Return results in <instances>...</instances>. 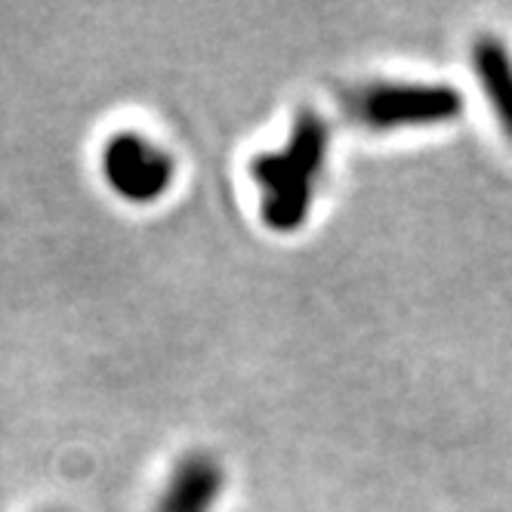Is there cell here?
Segmentation results:
<instances>
[{"label":"cell","instance_id":"cell-1","mask_svg":"<svg viewBox=\"0 0 512 512\" xmlns=\"http://www.w3.org/2000/svg\"><path fill=\"white\" fill-rule=\"evenodd\" d=\"M331 155V127L315 112L303 108L278 149L250 158V179L260 192V219L278 235H294L318 201L321 176Z\"/></svg>","mask_w":512,"mask_h":512},{"label":"cell","instance_id":"cell-2","mask_svg":"<svg viewBox=\"0 0 512 512\" xmlns=\"http://www.w3.org/2000/svg\"><path fill=\"white\" fill-rule=\"evenodd\" d=\"M349 112L374 133L435 127L460 118L463 96L457 87L435 81H371L349 96Z\"/></svg>","mask_w":512,"mask_h":512},{"label":"cell","instance_id":"cell-3","mask_svg":"<svg viewBox=\"0 0 512 512\" xmlns=\"http://www.w3.org/2000/svg\"><path fill=\"white\" fill-rule=\"evenodd\" d=\"M102 179L127 204L161 201L176 179V158L167 145L139 130H118L105 139L99 155Z\"/></svg>","mask_w":512,"mask_h":512},{"label":"cell","instance_id":"cell-4","mask_svg":"<svg viewBox=\"0 0 512 512\" xmlns=\"http://www.w3.org/2000/svg\"><path fill=\"white\" fill-rule=\"evenodd\" d=\"M226 491V469L213 454L192 451L170 469L155 512H213Z\"/></svg>","mask_w":512,"mask_h":512},{"label":"cell","instance_id":"cell-5","mask_svg":"<svg viewBox=\"0 0 512 512\" xmlns=\"http://www.w3.org/2000/svg\"><path fill=\"white\" fill-rule=\"evenodd\" d=\"M472 68H475V78H479V87H482L488 105L494 108L500 130L512 142V56H509L506 44L500 38H494V34L475 38Z\"/></svg>","mask_w":512,"mask_h":512},{"label":"cell","instance_id":"cell-6","mask_svg":"<svg viewBox=\"0 0 512 512\" xmlns=\"http://www.w3.org/2000/svg\"><path fill=\"white\" fill-rule=\"evenodd\" d=\"M53 512H59V509H53Z\"/></svg>","mask_w":512,"mask_h":512}]
</instances>
